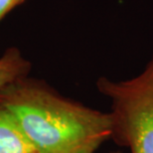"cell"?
Wrapping results in <instances>:
<instances>
[{
  "label": "cell",
  "mask_w": 153,
  "mask_h": 153,
  "mask_svg": "<svg viewBox=\"0 0 153 153\" xmlns=\"http://www.w3.org/2000/svg\"><path fill=\"white\" fill-rule=\"evenodd\" d=\"M0 105L43 153H96L111 140V118L28 76L0 91Z\"/></svg>",
  "instance_id": "cell-1"
},
{
  "label": "cell",
  "mask_w": 153,
  "mask_h": 153,
  "mask_svg": "<svg viewBox=\"0 0 153 153\" xmlns=\"http://www.w3.org/2000/svg\"><path fill=\"white\" fill-rule=\"evenodd\" d=\"M97 91L109 100L111 140L128 153H153V53L133 78L100 76Z\"/></svg>",
  "instance_id": "cell-2"
},
{
  "label": "cell",
  "mask_w": 153,
  "mask_h": 153,
  "mask_svg": "<svg viewBox=\"0 0 153 153\" xmlns=\"http://www.w3.org/2000/svg\"><path fill=\"white\" fill-rule=\"evenodd\" d=\"M0 153H43L0 105Z\"/></svg>",
  "instance_id": "cell-3"
},
{
  "label": "cell",
  "mask_w": 153,
  "mask_h": 153,
  "mask_svg": "<svg viewBox=\"0 0 153 153\" xmlns=\"http://www.w3.org/2000/svg\"><path fill=\"white\" fill-rule=\"evenodd\" d=\"M33 65L16 46L7 47L0 56V91L30 76Z\"/></svg>",
  "instance_id": "cell-4"
},
{
  "label": "cell",
  "mask_w": 153,
  "mask_h": 153,
  "mask_svg": "<svg viewBox=\"0 0 153 153\" xmlns=\"http://www.w3.org/2000/svg\"><path fill=\"white\" fill-rule=\"evenodd\" d=\"M27 0H0V22Z\"/></svg>",
  "instance_id": "cell-5"
},
{
  "label": "cell",
  "mask_w": 153,
  "mask_h": 153,
  "mask_svg": "<svg viewBox=\"0 0 153 153\" xmlns=\"http://www.w3.org/2000/svg\"><path fill=\"white\" fill-rule=\"evenodd\" d=\"M109 153H122L120 151H114V152H109Z\"/></svg>",
  "instance_id": "cell-6"
}]
</instances>
